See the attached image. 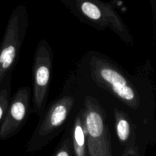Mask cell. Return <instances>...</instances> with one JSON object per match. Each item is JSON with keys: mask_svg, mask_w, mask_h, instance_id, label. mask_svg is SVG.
I'll list each match as a JSON object with an SVG mask.
<instances>
[{"mask_svg": "<svg viewBox=\"0 0 156 156\" xmlns=\"http://www.w3.org/2000/svg\"><path fill=\"white\" fill-rule=\"evenodd\" d=\"M12 78L9 76L0 85V125L9 108L12 92Z\"/></svg>", "mask_w": 156, "mask_h": 156, "instance_id": "10", "label": "cell"}, {"mask_svg": "<svg viewBox=\"0 0 156 156\" xmlns=\"http://www.w3.org/2000/svg\"><path fill=\"white\" fill-rule=\"evenodd\" d=\"M32 89L22 86L11 98L9 108L0 125V140H7L18 133L33 112Z\"/></svg>", "mask_w": 156, "mask_h": 156, "instance_id": "6", "label": "cell"}, {"mask_svg": "<svg viewBox=\"0 0 156 156\" xmlns=\"http://www.w3.org/2000/svg\"><path fill=\"white\" fill-rule=\"evenodd\" d=\"M66 5L83 22L99 30L108 27L106 3L100 0H62Z\"/></svg>", "mask_w": 156, "mask_h": 156, "instance_id": "7", "label": "cell"}, {"mask_svg": "<svg viewBox=\"0 0 156 156\" xmlns=\"http://www.w3.org/2000/svg\"><path fill=\"white\" fill-rule=\"evenodd\" d=\"M93 80L119 101L133 110L140 107L138 91L118 66L103 56H93L90 60Z\"/></svg>", "mask_w": 156, "mask_h": 156, "instance_id": "1", "label": "cell"}, {"mask_svg": "<svg viewBox=\"0 0 156 156\" xmlns=\"http://www.w3.org/2000/svg\"><path fill=\"white\" fill-rule=\"evenodd\" d=\"M53 60V50L50 44L46 40H41L37 45L32 66V109L39 119L47 109Z\"/></svg>", "mask_w": 156, "mask_h": 156, "instance_id": "5", "label": "cell"}, {"mask_svg": "<svg viewBox=\"0 0 156 156\" xmlns=\"http://www.w3.org/2000/svg\"><path fill=\"white\" fill-rule=\"evenodd\" d=\"M74 105L75 99L73 96L62 95L46 109L27 142V152L34 153L42 150L59 135L63 129Z\"/></svg>", "mask_w": 156, "mask_h": 156, "instance_id": "3", "label": "cell"}, {"mask_svg": "<svg viewBox=\"0 0 156 156\" xmlns=\"http://www.w3.org/2000/svg\"><path fill=\"white\" fill-rule=\"evenodd\" d=\"M90 156H112L111 135L103 107L92 96H86L82 109Z\"/></svg>", "mask_w": 156, "mask_h": 156, "instance_id": "4", "label": "cell"}, {"mask_svg": "<svg viewBox=\"0 0 156 156\" xmlns=\"http://www.w3.org/2000/svg\"><path fill=\"white\" fill-rule=\"evenodd\" d=\"M114 114L117 138L120 144L124 146L122 156L137 155L139 149L136 142L135 127L132 122L122 110L114 108Z\"/></svg>", "mask_w": 156, "mask_h": 156, "instance_id": "8", "label": "cell"}, {"mask_svg": "<svg viewBox=\"0 0 156 156\" xmlns=\"http://www.w3.org/2000/svg\"><path fill=\"white\" fill-rule=\"evenodd\" d=\"M28 26L27 9L17 6L11 13L0 44V85L8 76H12Z\"/></svg>", "mask_w": 156, "mask_h": 156, "instance_id": "2", "label": "cell"}, {"mask_svg": "<svg viewBox=\"0 0 156 156\" xmlns=\"http://www.w3.org/2000/svg\"><path fill=\"white\" fill-rule=\"evenodd\" d=\"M70 134L73 141L74 155L76 156L88 155L86 135L82 110H80L79 114L75 117L73 126L70 129Z\"/></svg>", "mask_w": 156, "mask_h": 156, "instance_id": "9", "label": "cell"}, {"mask_svg": "<svg viewBox=\"0 0 156 156\" xmlns=\"http://www.w3.org/2000/svg\"><path fill=\"white\" fill-rule=\"evenodd\" d=\"M74 155L73 145L72 141L70 129L66 131L62 136V140L59 143V146L55 149L53 155L54 156H70Z\"/></svg>", "mask_w": 156, "mask_h": 156, "instance_id": "11", "label": "cell"}]
</instances>
